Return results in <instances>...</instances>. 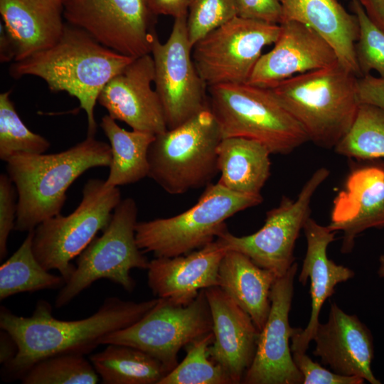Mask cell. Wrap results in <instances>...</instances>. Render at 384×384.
<instances>
[{"label": "cell", "mask_w": 384, "mask_h": 384, "mask_svg": "<svg viewBox=\"0 0 384 384\" xmlns=\"http://www.w3.org/2000/svg\"><path fill=\"white\" fill-rule=\"evenodd\" d=\"M159 298L135 302L112 297L85 319L63 321L52 315V306L39 300L31 316H17L1 307L0 327L18 346L16 357L4 366V375L21 379L36 363L60 354L92 352L106 335L126 328L142 318Z\"/></svg>", "instance_id": "1"}, {"label": "cell", "mask_w": 384, "mask_h": 384, "mask_svg": "<svg viewBox=\"0 0 384 384\" xmlns=\"http://www.w3.org/2000/svg\"><path fill=\"white\" fill-rule=\"evenodd\" d=\"M134 59L66 22L60 39L53 46L15 61L9 73L14 78L38 77L51 91H64L77 98L87 115V136L95 137L97 127L95 107L100 91Z\"/></svg>", "instance_id": "2"}, {"label": "cell", "mask_w": 384, "mask_h": 384, "mask_svg": "<svg viewBox=\"0 0 384 384\" xmlns=\"http://www.w3.org/2000/svg\"><path fill=\"white\" fill-rule=\"evenodd\" d=\"M110 161V146L90 136L55 154L11 155L5 162L18 194L14 230L28 233L60 214L71 184L90 169L109 166Z\"/></svg>", "instance_id": "3"}, {"label": "cell", "mask_w": 384, "mask_h": 384, "mask_svg": "<svg viewBox=\"0 0 384 384\" xmlns=\"http://www.w3.org/2000/svg\"><path fill=\"white\" fill-rule=\"evenodd\" d=\"M358 78L338 62L296 75L268 89L302 127L309 141L331 149L356 117L360 105Z\"/></svg>", "instance_id": "4"}, {"label": "cell", "mask_w": 384, "mask_h": 384, "mask_svg": "<svg viewBox=\"0 0 384 384\" xmlns=\"http://www.w3.org/2000/svg\"><path fill=\"white\" fill-rule=\"evenodd\" d=\"M208 100L222 139H252L276 154H289L309 141L268 88L249 83L218 85L208 87Z\"/></svg>", "instance_id": "5"}, {"label": "cell", "mask_w": 384, "mask_h": 384, "mask_svg": "<svg viewBox=\"0 0 384 384\" xmlns=\"http://www.w3.org/2000/svg\"><path fill=\"white\" fill-rule=\"evenodd\" d=\"M261 194L230 191L218 183L208 184L198 201L169 218L137 222L136 240L143 252L155 257L186 255L214 241L235 214L262 202Z\"/></svg>", "instance_id": "6"}, {"label": "cell", "mask_w": 384, "mask_h": 384, "mask_svg": "<svg viewBox=\"0 0 384 384\" xmlns=\"http://www.w3.org/2000/svg\"><path fill=\"white\" fill-rule=\"evenodd\" d=\"M221 139L208 107L155 136L148 151V176L172 195L207 186L218 173L217 148Z\"/></svg>", "instance_id": "7"}, {"label": "cell", "mask_w": 384, "mask_h": 384, "mask_svg": "<svg viewBox=\"0 0 384 384\" xmlns=\"http://www.w3.org/2000/svg\"><path fill=\"white\" fill-rule=\"evenodd\" d=\"M137 212L132 198L121 200L102 234L95 237L78 256L74 272L56 297V308L68 304L102 279L120 285L127 292L134 290L136 283L131 270H147L149 265L136 240Z\"/></svg>", "instance_id": "8"}, {"label": "cell", "mask_w": 384, "mask_h": 384, "mask_svg": "<svg viewBox=\"0 0 384 384\" xmlns=\"http://www.w3.org/2000/svg\"><path fill=\"white\" fill-rule=\"evenodd\" d=\"M121 200L118 187L107 186L105 180L89 179L73 212L48 218L34 229L33 250L38 262L48 271L58 270L67 282L75 270L71 260L107 228Z\"/></svg>", "instance_id": "9"}, {"label": "cell", "mask_w": 384, "mask_h": 384, "mask_svg": "<svg viewBox=\"0 0 384 384\" xmlns=\"http://www.w3.org/2000/svg\"><path fill=\"white\" fill-rule=\"evenodd\" d=\"M212 329L210 307L202 289L187 305L159 298L142 318L106 335L101 345L123 344L140 349L159 360L169 373L178 365L180 349Z\"/></svg>", "instance_id": "10"}, {"label": "cell", "mask_w": 384, "mask_h": 384, "mask_svg": "<svg viewBox=\"0 0 384 384\" xmlns=\"http://www.w3.org/2000/svg\"><path fill=\"white\" fill-rule=\"evenodd\" d=\"M329 176L327 169H316L296 200L283 196L277 207L267 212L265 223L257 232L239 237L226 229L215 240L227 251L239 252L259 267L282 277L295 262V243L310 218L312 197Z\"/></svg>", "instance_id": "11"}, {"label": "cell", "mask_w": 384, "mask_h": 384, "mask_svg": "<svg viewBox=\"0 0 384 384\" xmlns=\"http://www.w3.org/2000/svg\"><path fill=\"white\" fill-rule=\"evenodd\" d=\"M279 33V24L235 16L193 46L195 66L208 87L247 83L262 49Z\"/></svg>", "instance_id": "12"}, {"label": "cell", "mask_w": 384, "mask_h": 384, "mask_svg": "<svg viewBox=\"0 0 384 384\" xmlns=\"http://www.w3.org/2000/svg\"><path fill=\"white\" fill-rule=\"evenodd\" d=\"M63 16L98 42L134 58L151 54L158 15L151 0H62Z\"/></svg>", "instance_id": "13"}, {"label": "cell", "mask_w": 384, "mask_h": 384, "mask_svg": "<svg viewBox=\"0 0 384 384\" xmlns=\"http://www.w3.org/2000/svg\"><path fill=\"white\" fill-rule=\"evenodd\" d=\"M187 16L174 19L166 42L157 38L151 55L154 65V84L168 129L183 124L208 107V87L193 60Z\"/></svg>", "instance_id": "14"}, {"label": "cell", "mask_w": 384, "mask_h": 384, "mask_svg": "<svg viewBox=\"0 0 384 384\" xmlns=\"http://www.w3.org/2000/svg\"><path fill=\"white\" fill-rule=\"evenodd\" d=\"M297 269L295 262L272 285L270 314L260 331L253 361L242 383L303 384L289 343L292 337L302 329L292 327L289 321Z\"/></svg>", "instance_id": "15"}, {"label": "cell", "mask_w": 384, "mask_h": 384, "mask_svg": "<svg viewBox=\"0 0 384 384\" xmlns=\"http://www.w3.org/2000/svg\"><path fill=\"white\" fill-rule=\"evenodd\" d=\"M154 80L151 55L136 58L104 86L97 102L114 120L134 130L159 134L168 128L160 98L151 87Z\"/></svg>", "instance_id": "16"}, {"label": "cell", "mask_w": 384, "mask_h": 384, "mask_svg": "<svg viewBox=\"0 0 384 384\" xmlns=\"http://www.w3.org/2000/svg\"><path fill=\"white\" fill-rule=\"evenodd\" d=\"M351 171L335 197L327 225L343 233L341 252L352 251L356 238L363 231L384 225V161H366Z\"/></svg>", "instance_id": "17"}, {"label": "cell", "mask_w": 384, "mask_h": 384, "mask_svg": "<svg viewBox=\"0 0 384 384\" xmlns=\"http://www.w3.org/2000/svg\"><path fill=\"white\" fill-rule=\"evenodd\" d=\"M279 25L274 48L262 54L247 83L269 88L296 75L339 62L333 48L310 27L295 21Z\"/></svg>", "instance_id": "18"}, {"label": "cell", "mask_w": 384, "mask_h": 384, "mask_svg": "<svg viewBox=\"0 0 384 384\" xmlns=\"http://www.w3.org/2000/svg\"><path fill=\"white\" fill-rule=\"evenodd\" d=\"M210 307L214 341L210 358L220 366L233 384L240 383L251 366L260 330L250 315L220 287L205 289Z\"/></svg>", "instance_id": "19"}, {"label": "cell", "mask_w": 384, "mask_h": 384, "mask_svg": "<svg viewBox=\"0 0 384 384\" xmlns=\"http://www.w3.org/2000/svg\"><path fill=\"white\" fill-rule=\"evenodd\" d=\"M312 340L316 343L314 355L333 372L359 376L371 384L381 383L371 369L372 334L356 315L346 314L332 302L327 321L319 322Z\"/></svg>", "instance_id": "20"}, {"label": "cell", "mask_w": 384, "mask_h": 384, "mask_svg": "<svg viewBox=\"0 0 384 384\" xmlns=\"http://www.w3.org/2000/svg\"><path fill=\"white\" fill-rule=\"evenodd\" d=\"M227 250L215 240L197 251L149 261L148 284L154 295L187 305L202 289L218 286V270Z\"/></svg>", "instance_id": "21"}, {"label": "cell", "mask_w": 384, "mask_h": 384, "mask_svg": "<svg viewBox=\"0 0 384 384\" xmlns=\"http://www.w3.org/2000/svg\"><path fill=\"white\" fill-rule=\"evenodd\" d=\"M303 230L306 240V251L298 279L303 285L308 279H310L311 310L306 327L291 338L292 353H306L319 324L323 304L334 294L338 284L354 277L352 270L337 265L327 256V247L335 240L336 232L317 223L311 217Z\"/></svg>", "instance_id": "22"}, {"label": "cell", "mask_w": 384, "mask_h": 384, "mask_svg": "<svg viewBox=\"0 0 384 384\" xmlns=\"http://www.w3.org/2000/svg\"><path fill=\"white\" fill-rule=\"evenodd\" d=\"M0 13L14 62L53 46L65 24L62 0H0Z\"/></svg>", "instance_id": "23"}, {"label": "cell", "mask_w": 384, "mask_h": 384, "mask_svg": "<svg viewBox=\"0 0 384 384\" xmlns=\"http://www.w3.org/2000/svg\"><path fill=\"white\" fill-rule=\"evenodd\" d=\"M282 21L302 23L319 34L334 50L338 61L358 78L355 44L359 26L356 15L348 13L337 0H279Z\"/></svg>", "instance_id": "24"}, {"label": "cell", "mask_w": 384, "mask_h": 384, "mask_svg": "<svg viewBox=\"0 0 384 384\" xmlns=\"http://www.w3.org/2000/svg\"><path fill=\"white\" fill-rule=\"evenodd\" d=\"M277 278L272 271L233 250L226 252L218 270V287L250 315L260 331L267 320L270 292Z\"/></svg>", "instance_id": "25"}, {"label": "cell", "mask_w": 384, "mask_h": 384, "mask_svg": "<svg viewBox=\"0 0 384 384\" xmlns=\"http://www.w3.org/2000/svg\"><path fill=\"white\" fill-rule=\"evenodd\" d=\"M217 154V183L234 192L260 194L270 176L271 153L265 145L247 138H223Z\"/></svg>", "instance_id": "26"}, {"label": "cell", "mask_w": 384, "mask_h": 384, "mask_svg": "<svg viewBox=\"0 0 384 384\" xmlns=\"http://www.w3.org/2000/svg\"><path fill=\"white\" fill-rule=\"evenodd\" d=\"M100 127L110 142L111 161L105 180L108 187L134 183L149 175L148 151L155 136L153 134L122 128L109 114Z\"/></svg>", "instance_id": "27"}, {"label": "cell", "mask_w": 384, "mask_h": 384, "mask_svg": "<svg viewBox=\"0 0 384 384\" xmlns=\"http://www.w3.org/2000/svg\"><path fill=\"white\" fill-rule=\"evenodd\" d=\"M90 361L104 384H159L168 373L156 358L123 344H107Z\"/></svg>", "instance_id": "28"}, {"label": "cell", "mask_w": 384, "mask_h": 384, "mask_svg": "<svg viewBox=\"0 0 384 384\" xmlns=\"http://www.w3.org/2000/svg\"><path fill=\"white\" fill-rule=\"evenodd\" d=\"M34 230L17 250L0 267V299L21 292L61 289L66 281L62 275L49 273L38 262L33 250Z\"/></svg>", "instance_id": "29"}, {"label": "cell", "mask_w": 384, "mask_h": 384, "mask_svg": "<svg viewBox=\"0 0 384 384\" xmlns=\"http://www.w3.org/2000/svg\"><path fill=\"white\" fill-rule=\"evenodd\" d=\"M334 150L361 161L384 159V109L361 103L351 127Z\"/></svg>", "instance_id": "30"}, {"label": "cell", "mask_w": 384, "mask_h": 384, "mask_svg": "<svg viewBox=\"0 0 384 384\" xmlns=\"http://www.w3.org/2000/svg\"><path fill=\"white\" fill-rule=\"evenodd\" d=\"M213 341L211 331L188 344L184 359L159 384H233L224 369L210 358L208 348Z\"/></svg>", "instance_id": "31"}, {"label": "cell", "mask_w": 384, "mask_h": 384, "mask_svg": "<svg viewBox=\"0 0 384 384\" xmlns=\"http://www.w3.org/2000/svg\"><path fill=\"white\" fill-rule=\"evenodd\" d=\"M82 354H60L41 360L21 377L23 384H96L100 378Z\"/></svg>", "instance_id": "32"}, {"label": "cell", "mask_w": 384, "mask_h": 384, "mask_svg": "<svg viewBox=\"0 0 384 384\" xmlns=\"http://www.w3.org/2000/svg\"><path fill=\"white\" fill-rule=\"evenodd\" d=\"M50 146L44 137L31 132L18 116L10 92L0 95V159L15 153L43 154Z\"/></svg>", "instance_id": "33"}, {"label": "cell", "mask_w": 384, "mask_h": 384, "mask_svg": "<svg viewBox=\"0 0 384 384\" xmlns=\"http://www.w3.org/2000/svg\"><path fill=\"white\" fill-rule=\"evenodd\" d=\"M351 7L359 26L355 54L361 77L374 70L384 78V32L372 22L358 1H352Z\"/></svg>", "instance_id": "34"}, {"label": "cell", "mask_w": 384, "mask_h": 384, "mask_svg": "<svg viewBox=\"0 0 384 384\" xmlns=\"http://www.w3.org/2000/svg\"><path fill=\"white\" fill-rule=\"evenodd\" d=\"M235 16L234 0H189L186 22L191 44Z\"/></svg>", "instance_id": "35"}, {"label": "cell", "mask_w": 384, "mask_h": 384, "mask_svg": "<svg viewBox=\"0 0 384 384\" xmlns=\"http://www.w3.org/2000/svg\"><path fill=\"white\" fill-rule=\"evenodd\" d=\"M18 208L16 188L7 174L0 175V260L7 254V242L14 230Z\"/></svg>", "instance_id": "36"}, {"label": "cell", "mask_w": 384, "mask_h": 384, "mask_svg": "<svg viewBox=\"0 0 384 384\" xmlns=\"http://www.w3.org/2000/svg\"><path fill=\"white\" fill-rule=\"evenodd\" d=\"M294 361L303 377V384H362L359 376L342 375L327 370L308 356L306 353L293 352Z\"/></svg>", "instance_id": "37"}, {"label": "cell", "mask_w": 384, "mask_h": 384, "mask_svg": "<svg viewBox=\"0 0 384 384\" xmlns=\"http://www.w3.org/2000/svg\"><path fill=\"white\" fill-rule=\"evenodd\" d=\"M237 16L241 18L280 24L282 6L279 0H234Z\"/></svg>", "instance_id": "38"}, {"label": "cell", "mask_w": 384, "mask_h": 384, "mask_svg": "<svg viewBox=\"0 0 384 384\" xmlns=\"http://www.w3.org/2000/svg\"><path fill=\"white\" fill-rule=\"evenodd\" d=\"M357 90L360 104H370L384 109V78L370 74L358 78Z\"/></svg>", "instance_id": "39"}, {"label": "cell", "mask_w": 384, "mask_h": 384, "mask_svg": "<svg viewBox=\"0 0 384 384\" xmlns=\"http://www.w3.org/2000/svg\"><path fill=\"white\" fill-rule=\"evenodd\" d=\"M189 0H151V6L156 15L176 18L187 16Z\"/></svg>", "instance_id": "40"}, {"label": "cell", "mask_w": 384, "mask_h": 384, "mask_svg": "<svg viewBox=\"0 0 384 384\" xmlns=\"http://www.w3.org/2000/svg\"><path fill=\"white\" fill-rule=\"evenodd\" d=\"M372 22L384 32V0H359Z\"/></svg>", "instance_id": "41"}, {"label": "cell", "mask_w": 384, "mask_h": 384, "mask_svg": "<svg viewBox=\"0 0 384 384\" xmlns=\"http://www.w3.org/2000/svg\"><path fill=\"white\" fill-rule=\"evenodd\" d=\"M18 352V346L13 337L6 331L0 333V362L4 366L12 361Z\"/></svg>", "instance_id": "42"}, {"label": "cell", "mask_w": 384, "mask_h": 384, "mask_svg": "<svg viewBox=\"0 0 384 384\" xmlns=\"http://www.w3.org/2000/svg\"><path fill=\"white\" fill-rule=\"evenodd\" d=\"M378 274L380 278H384V255H381L379 257Z\"/></svg>", "instance_id": "43"}, {"label": "cell", "mask_w": 384, "mask_h": 384, "mask_svg": "<svg viewBox=\"0 0 384 384\" xmlns=\"http://www.w3.org/2000/svg\"><path fill=\"white\" fill-rule=\"evenodd\" d=\"M351 1H359V0H351Z\"/></svg>", "instance_id": "44"}, {"label": "cell", "mask_w": 384, "mask_h": 384, "mask_svg": "<svg viewBox=\"0 0 384 384\" xmlns=\"http://www.w3.org/2000/svg\"><path fill=\"white\" fill-rule=\"evenodd\" d=\"M384 228V225L383 226V228Z\"/></svg>", "instance_id": "45"}]
</instances>
